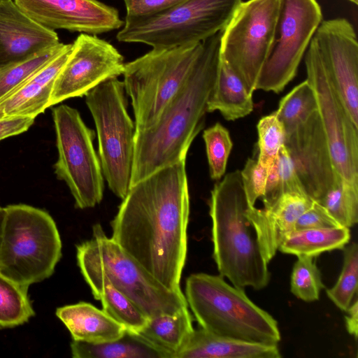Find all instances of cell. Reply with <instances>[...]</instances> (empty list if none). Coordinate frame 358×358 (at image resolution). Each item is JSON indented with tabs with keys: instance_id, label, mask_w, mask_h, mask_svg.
I'll use <instances>...</instances> for the list:
<instances>
[{
	"instance_id": "6da1fadb",
	"label": "cell",
	"mask_w": 358,
	"mask_h": 358,
	"mask_svg": "<svg viewBox=\"0 0 358 358\" xmlns=\"http://www.w3.org/2000/svg\"><path fill=\"white\" fill-rule=\"evenodd\" d=\"M185 161L162 168L131 186L110 222L111 238L172 291L181 290L187 252Z\"/></svg>"
},
{
	"instance_id": "7a4b0ae2",
	"label": "cell",
	"mask_w": 358,
	"mask_h": 358,
	"mask_svg": "<svg viewBox=\"0 0 358 358\" xmlns=\"http://www.w3.org/2000/svg\"><path fill=\"white\" fill-rule=\"evenodd\" d=\"M222 32L202 42L185 82L155 124L136 131L130 187L162 168L186 160L192 143L204 126L220 65Z\"/></svg>"
},
{
	"instance_id": "3957f363",
	"label": "cell",
	"mask_w": 358,
	"mask_h": 358,
	"mask_svg": "<svg viewBox=\"0 0 358 358\" xmlns=\"http://www.w3.org/2000/svg\"><path fill=\"white\" fill-rule=\"evenodd\" d=\"M248 207L241 171L227 173L214 185L209 201L213 257L220 275L232 285L260 290L268 285L271 273L249 229Z\"/></svg>"
},
{
	"instance_id": "277c9868",
	"label": "cell",
	"mask_w": 358,
	"mask_h": 358,
	"mask_svg": "<svg viewBox=\"0 0 358 358\" xmlns=\"http://www.w3.org/2000/svg\"><path fill=\"white\" fill-rule=\"evenodd\" d=\"M184 294L200 327L208 332L251 343L280 341L277 321L220 275L191 274Z\"/></svg>"
},
{
	"instance_id": "5b68a950",
	"label": "cell",
	"mask_w": 358,
	"mask_h": 358,
	"mask_svg": "<svg viewBox=\"0 0 358 358\" xmlns=\"http://www.w3.org/2000/svg\"><path fill=\"white\" fill-rule=\"evenodd\" d=\"M76 257L85 280L106 277L148 318L188 307L182 290L166 288L108 237L100 224L93 226L91 239L76 246Z\"/></svg>"
},
{
	"instance_id": "8992f818",
	"label": "cell",
	"mask_w": 358,
	"mask_h": 358,
	"mask_svg": "<svg viewBox=\"0 0 358 358\" xmlns=\"http://www.w3.org/2000/svg\"><path fill=\"white\" fill-rule=\"evenodd\" d=\"M0 272L27 286L53 273L62 257L56 223L46 211L26 204L5 207Z\"/></svg>"
},
{
	"instance_id": "52a82bcc",
	"label": "cell",
	"mask_w": 358,
	"mask_h": 358,
	"mask_svg": "<svg viewBox=\"0 0 358 358\" xmlns=\"http://www.w3.org/2000/svg\"><path fill=\"white\" fill-rule=\"evenodd\" d=\"M242 0H185L157 15L125 19L117 39L152 48L201 43L224 29Z\"/></svg>"
},
{
	"instance_id": "ba28073f",
	"label": "cell",
	"mask_w": 358,
	"mask_h": 358,
	"mask_svg": "<svg viewBox=\"0 0 358 358\" xmlns=\"http://www.w3.org/2000/svg\"><path fill=\"white\" fill-rule=\"evenodd\" d=\"M202 48V42L173 48H152L126 63V94L131 99L136 131L157 121L185 82Z\"/></svg>"
},
{
	"instance_id": "9c48e42d",
	"label": "cell",
	"mask_w": 358,
	"mask_h": 358,
	"mask_svg": "<svg viewBox=\"0 0 358 358\" xmlns=\"http://www.w3.org/2000/svg\"><path fill=\"white\" fill-rule=\"evenodd\" d=\"M85 97L96 127L103 177L111 192L122 199L130 187L136 133L123 81L108 79Z\"/></svg>"
},
{
	"instance_id": "30bf717a",
	"label": "cell",
	"mask_w": 358,
	"mask_h": 358,
	"mask_svg": "<svg viewBox=\"0 0 358 358\" xmlns=\"http://www.w3.org/2000/svg\"><path fill=\"white\" fill-rule=\"evenodd\" d=\"M280 0L242 1L222 30L220 57L253 95L274 42Z\"/></svg>"
},
{
	"instance_id": "8fae6325",
	"label": "cell",
	"mask_w": 358,
	"mask_h": 358,
	"mask_svg": "<svg viewBox=\"0 0 358 358\" xmlns=\"http://www.w3.org/2000/svg\"><path fill=\"white\" fill-rule=\"evenodd\" d=\"M58 158L57 178L65 182L80 209L94 207L103 196L104 177L93 140L95 132L79 112L61 104L52 110Z\"/></svg>"
},
{
	"instance_id": "7c38bea8",
	"label": "cell",
	"mask_w": 358,
	"mask_h": 358,
	"mask_svg": "<svg viewBox=\"0 0 358 358\" xmlns=\"http://www.w3.org/2000/svg\"><path fill=\"white\" fill-rule=\"evenodd\" d=\"M305 66L334 167L345 181L358 186V127L350 118L313 39L305 53Z\"/></svg>"
},
{
	"instance_id": "4fadbf2b",
	"label": "cell",
	"mask_w": 358,
	"mask_h": 358,
	"mask_svg": "<svg viewBox=\"0 0 358 358\" xmlns=\"http://www.w3.org/2000/svg\"><path fill=\"white\" fill-rule=\"evenodd\" d=\"M322 21L317 0H280L274 42L256 90L278 94L284 90L296 76Z\"/></svg>"
},
{
	"instance_id": "5bb4252c",
	"label": "cell",
	"mask_w": 358,
	"mask_h": 358,
	"mask_svg": "<svg viewBox=\"0 0 358 358\" xmlns=\"http://www.w3.org/2000/svg\"><path fill=\"white\" fill-rule=\"evenodd\" d=\"M124 65L123 56L112 44L96 35L80 34L55 80L50 106L85 96L101 83L122 75Z\"/></svg>"
},
{
	"instance_id": "9a60e30c",
	"label": "cell",
	"mask_w": 358,
	"mask_h": 358,
	"mask_svg": "<svg viewBox=\"0 0 358 358\" xmlns=\"http://www.w3.org/2000/svg\"><path fill=\"white\" fill-rule=\"evenodd\" d=\"M313 39L353 123L358 127V42L345 18L323 20Z\"/></svg>"
},
{
	"instance_id": "2e32d148",
	"label": "cell",
	"mask_w": 358,
	"mask_h": 358,
	"mask_svg": "<svg viewBox=\"0 0 358 358\" xmlns=\"http://www.w3.org/2000/svg\"><path fill=\"white\" fill-rule=\"evenodd\" d=\"M306 194L319 201L340 176L318 111L285 135L284 143Z\"/></svg>"
},
{
	"instance_id": "e0dca14e",
	"label": "cell",
	"mask_w": 358,
	"mask_h": 358,
	"mask_svg": "<svg viewBox=\"0 0 358 358\" xmlns=\"http://www.w3.org/2000/svg\"><path fill=\"white\" fill-rule=\"evenodd\" d=\"M33 20L53 30L99 34L123 27L118 11L97 0H14Z\"/></svg>"
},
{
	"instance_id": "ac0fdd59",
	"label": "cell",
	"mask_w": 358,
	"mask_h": 358,
	"mask_svg": "<svg viewBox=\"0 0 358 358\" xmlns=\"http://www.w3.org/2000/svg\"><path fill=\"white\" fill-rule=\"evenodd\" d=\"M59 43L55 31L33 20L14 0H0V69Z\"/></svg>"
},
{
	"instance_id": "d6986e66",
	"label": "cell",
	"mask_w": 358,
	"mask_h": 358,
	"mask_svg": "<svg viewBox=\"0 0 358 358\" xmlns=\"http://www.w3.org/2000/svg\"><path fill=\"white\" fill-rule=\"evenodd\" d=\"M313 202L307 194L286 192L262 208H248L245 216L267 264L288 234L294 230L299 217Z\"/></svg>"
},
{
	"instance_id": "ffe728a7",
	"label": "cell",
	"mask_w": 358,
	"mask_h": 358,
	"mask_svg": "<svg viewBox=\"0 0 358 358\" xmlns=\"http://www.w3.org/2000/svg\"><path fill=\"white\" fill-rule=\"evenodd\" d=\"M72 44H67L57 57L0 99V119L33 117L50 106L55 80L66 64Z\"/></svg>"
},
{
	"instance_id": "44dd1931",
	"label": "cell",
	"mask_w": 358,
	"mask_h": 358,
	"mask_svg": "<svg viewBox=\"0 0 358 358\" xmlns=\"http://www.w3.org/2000/svg\"><path fill=\"white\" fill-rule=\"evenodd\" d=\"M276 344L251 343L194 329L176 358H279Z\"/></svg>"
},
{
	"instance_id": "7402d4cb",
	"label": "cell",
	"mask_w": 358,
	"mask_h": 358,
	"mask_svg": "<svg viewBox=\"0 0 358 358\" xmlns=\"http://www.w3.org/2000/svg\"><path fill=\"white\" fill-rule=\"evenodd\" d=\"M57 317L69 331L73 341L101 343L121 338L126 328L92 304L80 301L56 310Z\"/></svg>"
},
{
	"instance_id": "603a6c76",
	"label": "cell",
	"mask_w": 358,
	"mask_h": 358,
	"mask_svg": "<svg viewBox=\"0 0 358 358\" xmlns=\"http://www.w3.org/2000/svg\"><path fill=\"white\" fill-rule=\"evenodd\" d=\"M194 331L188 307L173 314H164L148 319L138 334L156 350L162 358H176Z\"/></svg>"
},
{
	"instance_id": "cb8c5ba5",
	"label": "cell",
	"mask_w": 358,
	"mask_h": 358,
	"mask_svg": "<svg viewBox=\"0 0 358 358\" xmlns=\"http://www.w3.org/2000/svg\"><path fill=\"white\" fill-rule=\"evenodd\" d=\"M252 96L238 76L220 59L215 83L207 103V113L219 111L228 121L244 117L253 110Z\"/></svg>"
},
{
	"instance_id": "d4e9b609",
	"label": "cell",
	"mask_w": 358,
	"mask_h": 358,
	"mask_svg": "<svg viewBox=\"0 0 358 358\" xmlns=\"http://www.w3.org/2000/svg\"><path fill=\"white\" fill-rule=\"evenodd\" d=\"M350 239V228L336 227L294 230L278 250L284 254L315 257L325 252L343 250Z\"/></svg>"
},
{
	"instance_id": "484cf974",
	"label": "cell",
	"mask_w": 358,
	"mask_h": 358,
	"mask_svg": "<svg viewBox=\"0 0 358 358\" xmlns=\"http://www.w3.org/2000/svg\"><path fill=\"white\" fill-rule=\"evenodd\" d=\"M85 281L94 298L101 301L102 309L127 331L138 334L145 327L149 318L106 277L89 278Z\"/></svg>"
},
{
	"instance_id": "4316f807",
	"label": "cell",
	"mask_w": 358,
	"mask_h": 358,
	"mask_svg": "<svg viewBox=\"0 0 358 358\" xmlns=\"http://www.w3.org/2000/svg\"><path fill=\"white\" fill-rule=\"evenodd\" d=\"M71 351L73 358H162L136 334L127 331L121 338L105 343L73 341Z\"/></svg>"
},
{
	"instance_id": "83f0119b",
	"label": "cell",
	"mask_w": 358,
	"mask_h": 358,
	"mask_svg": "<svg viewBox=\"0 0 358 358\" xmlns=\"http://www.w3.org/2000/svg\"><path fill=\"white\" fill-rule=\"evenodd\" d=\"M28 288L0 272V328L23 324L34 315Z\"/></svg>"
},
{
	"instance_id": "f1b7e54d",
	"label": "cell",
	"mask_w": 358,
	"mask_h": 358,
	"mask_svg": "<svg viewBox=\"0 0 358 358\" xmlns=\"http://www.w3.org/2000/svg\"><path fill=\"white\" fill-rule=\"evenodd\" d=\"M317 110L315 92L305 80L281 99L274 113L282 124L286 135L305 122Z\"/></svg>"
},
{
	"instance_id": "f546056e",
	"label": "cell",
	"mask_w": 358,
	"mask_h": 358,
	"mask_svg": "<svg viewBox=\"0 0 358 358\" xmlns=\"http://www.w3.org/2000/svg\"><path fill=\"white\" fill-rule=\"evenodd\" d=\"M317 202L343 227L350 228L358 222V186L341 177Z\"/></svg>"
},
{
	"instance_id": "4dcf8cb0",
	"label": "cell",
	"mask_w": 358,
	"mask_h": 358,
	"mask_svg": "<svg viewBox=\"0 0 358 358\" xmlns=\"http://www.w3.org/2000/svg\"><path fill=\"white\" fill-rule=\"evenodd\" d=\"M343 265L336 284L327 289L328 298L341 310L346 311L357 296L358 245L352 243L343 249Z\"/></svg>"
},
{
	"instance_id": "1f68e13d",
	"label": "cell",
	"mask_w": 358,
	"mask_h": 358,
	"mask_svg": "<svg viewBox=\"0 0 358 358\" xmlns=\"http://www.w3.org/2000/svg\"><path fill=\"white\" fill-rule=\"evenodd\" d=\"M66 45L59 43L25 60L0 69V99L57 57L64 50Z\"/></svg>"
},
{
	"instance_id": "d6a6232c",
	"label": "cell",
	"mask_w": 358,
	"mask_h": 358,
	"mask_svg": "<svg viewBox=\"0 0 358 358\" xmlns=\"http://www.w3.org/2000/svg\"><path fill=\"white\" fill-rule=\"evenodd\" d=\"M290 278V291L298 299L313 302L320 299L324 288L320 271L314 260L315 257L298 256Z\"/></svg>"
},
{
	"instance_id": "836d02e7",
	"label": "cell",
	"mask_w": 358,
	"mask_h": 358,
	"mask_svg": "<svg viewBox=\"0 0 358 358\" xmlns=\"http://www.w3.org/2000/svg\"><path fill=\"white\" fill-rule=\"evenodd\" d=\"M206 156L211 179L219 180L224 175L233 142L227 128L221 123L203 131Z\"/></svg>"
},
{
	"instance_id": "e575fe53",
	"label": "cell",
	"mask_w": 358,
	"mask_h": 358,
	"mask_svg": "<svg viewBox=\"0 0 358 358\" xmlns=\"http://www.w3.org/2000/svg\"><path fill=\"white\" fill-rule=\"evenodd\" d=\"M259 155L257 162L269 169L285 141V131L275 113L262 117L257 125Z\"/></svg>"
},
{
	"instance_id": "d590c367",
	"label": "cell",
	"mask_w": 358,
	"mask_h": 358,
	"mask_svg": "<svg viewBox=\"0 0 358 358\" xmlns=\"http://www.w3.org/2000/svg\"><path fill=\"white\" fill-rule=\"evenodd\" d=\"M269 169L259 164L257 159L248 158L241 171L243 190L249 207L264 195Z\"/></svg>"
},
{
	"instance_id": "8d00e7d4",
	"label": "cell",
	"mask_w": 358,
	"mask_h": 358,
	"mask_svg": "<svg viewBox=\"0 0 358 358\" xmlns=\"http://www.w3.org/2000/svg\"><path fill=\"white\" fill-rule=\"evenodd\" d=\"M282 193L291 192L306 194L299 178L293 162L283 145L276 158Z\"/></svg>"
},
{
	"instance_id": "74e56055",
	"label": "cell",
	"mask_w": 358,
	"mask_h": 358,
	"mask_svg": "<svg viewBox=\"0 0 358 358\" xmlns=\"http://www.w3.org/2000/svg\"><path fill=\"white\" fill-rule=\"evenodd\" d=\"M183 1L185 0H123L127 10L125 19L152 16Z\"/></svg>"
},
{
	"instance_id": "f35d334b",
	"label": "cell",
	"mask_w": 358,
	"mask_h": 358,
	"mask_svg": "<svg viewBox=\"0 0 358 358\" xmlns=\"http://www.w3.org/2000/svg\"><path fill=\"white\" fill-rule=\"evenodd\" d=\"M341 226L320 203L313 201L312 205L297 219L294 230Z\"/></svg>"
},
{
	"instance_id": "ab89813d",
	"label": "cell",
	"mask_w": 358,
	"mask_h": 358,
	"mask_svg": "<svg viewBox=\"0 0 358 358\" xmlns=\"http://www.w3.org/2000/svg\"><path fill=\"white\" fill-rule=\"evenodd\" d=\"M33 117H11L0 119V141L27 131L34 124Z\"/></svg>"
},
{
	"instance_id": "60d3db41",
	"label": "cell",
	"mask_w": 358,
	"mask_h": 358,
	"mask_svg": "<svg viewBox=\"0 0 358 358\" xmlns=\"http://www.w3.org/2000/svg\"><path fill=\"white\" fill-rule=\"evenodd\" d=\"M282 194L276 159L269 168L265 190L262 199L264 206L272 203Z\"/></svg>"
},
{
	"instance_id": "b9f144b4",
	"label": "cell",
	"mask_w": 358,
	"mask_h": 358,
	"mask_svg": "<svg viewBox=\"0 0 358 358\" xmlns=\"http://www.w3.org/2000/svg\"><path fill=\"white\" fill-rule=\"evenodd\" d=\"M346 312L347 315L345 316L346 329L357 340L358 336V301L357 296Z\"/></svg>"
},
{
	"instance_id": "7bdbcfd3",
	"label": "cell",
	"mask_w": 358,
	"mask_h": 358,
	"mask_svg": "<svg viewBox=\"0 0 358 358\" xmlns=\"http://www.w3.org/2000/svg\"><path fill=\"white\" fill-rule=\"evenodd\" d=\"M6 210L5 208L0 207V245L3 232V222L5 219Z\"/></svg>"
},
{
	"instance_id": "ee69618b",
	"label": "cell",
	"mask_w": 358,
	"mask_h": 358,
	"mask_svg": "<svg viewBox=\"0 0 358 358\" xmlns=\"http://www.w3.org/2000/svg\"><path fill=\"white\" fill-rule=\"evenodd\" d=\"M348 1H350V2H352L356 5L358 3V0H348Z\"/></svg>"
}]
</instances>
